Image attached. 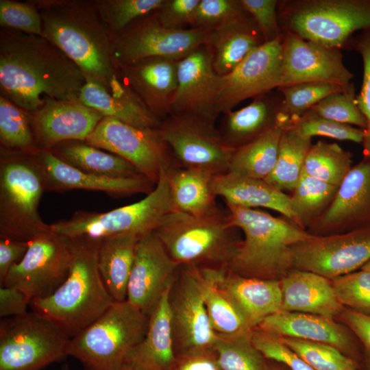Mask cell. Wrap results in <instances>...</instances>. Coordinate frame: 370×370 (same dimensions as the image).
<instances>
[{
    "label": "cell",
    "mask_w": 370,
    "mask_h": 370,
    "mask_svg": "<svg viewBox=\"0 0 370 370\" xmlns=\"http://www.w3.org/2000/svg\"><path fill=\"white\" fill-rule=\"evenodd\" d=\"M200 0H164L156 12L160 24L169 29H184L193 23Z\"/></svg>",
    "instance_id": "11a10c76"
},
{
    "label": "cell",
    "mask_w": 370,
    "mask_h": 370,
    "mask_svg": "<svg viewBox=\"0 0 370 370\" xmlns=\"http://www.w3.org/2000/svg\"><path fill=\"white\" fill-rule=\"evenodd\" d=\"M68 239L72 257L66 279L50 296L33 300L29 306L33 312L52 321L72 338L98 319L115 301L98 269L99 240Z\"/></svg>",
    "instance_id": "277c9868"
},
{
    "label": "cell",
    "mask_w": 370,
    "mask_h": 370,
    "mask_svg": "<svg viewBox=\"0 0 370 370\" xmlns=\"http://www.w3.org/2000/svg\"><path fill=\"white\" fill-rule=\"evenodd\" d=\"M178 61L153 57L130 64L115 61L114 64L124 84L162 121L171 113L177 90Z\"/></svg>",
    "instance_id": "7402d4cb"
},
{
    "label": "cell",
    "mask_w": 370,
    "mask_h": 370,
    "mask_svg": "<svg viewBox=\"0 0 370 370\" xmlns=\"http://www.w3.org/2000/svg\"><path fill=\"white\" fill-rule=\"evenodd\" d=\"M248 15L241 0H200L190 28L212 30Z\"/></svg>",
    "instance_id": "681fc988"
},
{
    "label": "cell",
    "mask_w": 370,
    "mask_h": 370,
    "mask_svg": "<svg viewBox=\"0 0 370 370\" xmlns=\"http://www.w3.org/2000/svg\"><path fill=\"white\" fill-rule=\"evenodd\" d=\"M29 242L19 241L0 237V284L4 280L13 266L18 263L25 255Z\"/></svg>",
    "instance_id": "6f0895ef"
},
{
    "label": "cell",
    "mask_w": 370,
    "mask_h": 370,
    "mask_svg": "<svg viewBox=\"0 0 370 370\" xmlns=\"http://www.w3.org/2000/svg\"><path fill=\"white\" fill-rule=\"evenodd\" d=\"M197 268L202 280L204 303L212 329L218 334L223 335H236L251 330L239 310L217 286L207 268Z\"/></svg>",
    "instance_id": "f35d334b"
},
{
    "label": "cell",
    "mask_w": 370,
    "mask_h": 370,
    "mask_svg": "<svg viewBox=\"0 0 370 370\" xmlns=\"http://www.w3.org/2000/svg\"><path fill=\"white\" fill-rule=\"evenodd\" d=\"M331 282L343 306L370 316V271L360 269Z\"/></svg>",
    "instance_id": "c3c4849f"
},
{
    "label": "cell",
    "mask_w": 370,
    "mask_h": 370,
    "mask_svg": "<svg viewBox=\"0 0 370 370\" xmlns=\"http://www.w3.org/2000/svg\"><path fill=\"white\" fill-rule=\"evenodd\" d=\"M48 149L64 162L86 173L116 177L143 175L126 160L85 141H64Z\"/></svg>",
    "instance_id": "e575fe53"
},
{
    "label": "cell",
    "mask_w": 370,
    "mask_h": 370,
    "mask_svg": "<svg viewBox=\"0 0 370 370\" xmlns=\"http://www.w3.org/2000/svg\"><path fill=\"white\" fill-rule=\"evenodd\" d=\"M251 340L266 358L280 362L290 370H314L275 335L254 328Z\"/></svg>",
    "instance_id": "f5cc1de1"
},
{
    "label": "cell",
    "mask_w": 370,
    "mask_h": 370,
    "mask_svg": "<svg viewBox=\"0 0 370 370\" xmlns=\"http://www.w3.org/2000/svg\"><path fill=\"white\" fill-rule=\"evenodd\" d=\"M288 125L310 138L318 136L356 143H362L364 139V130L321 117L311 110L293 119Z\"/></svg>",
    "instance_id": "bcb514c9"
},
{
    "label": "cell",
    "mask_w": 370,
    "mask_h": 370,
    "mask_svg": "<svg viewBox=\"0 0 370 370\" xmlns=\"http://www.w3.org/2000/svg\"><path fill=\"white\" fill-rule=\"evenodd\" d=\"M168 301L175 356L212 349L218 334L208 318L197 267L180 266L169 287Z\"/></svg>",
    "instance_id": "7c38bea8"
},
{
    "label": "cell",
    "mask_w": 370,
    "mask_h": 370,
    "mask_svg": "<svg viewBox=\"0 0 370 370\" xmlns=\"http://www.w3.org/2000/svg\"><path fill=\"white\" fill-rule=\"evenodd\" d=\"M60 370H70V368H69V367L68 365L64 364V365L62 366Z\"/></svg>",
    "instance_id": "e7e4bbea"
},
{
    "label": "cell",
    "mask_w": 370,
    "mask_h": 370,
    "mask_svg": "<svg viewBox=\"0 0 370 370\" xmlns=\"http://www.w3.org/2000/svg\"><path fill=\"white\" fill-rule=\"evenodd\" d=\"M245 10L255 21L264 42L282 35L278 17V0H241Z\"/></svg>",
    "instance_id": "db71d44e"
},
{
    "label": "cell",
    "mask_w": 370,
    "mask_h": 370,
    "mask_svg": "<svg viewBox=\"0 0 370 370\" xmlns=\"http://www.w3.org/2000/svg\"><path fill=\"white\" fill-rule=\"evenodd\" d=\"M118 370H145V369H143L142 367L135 364L127 362Z\"/></svg>",
    "instance_id": "6125c7cd"
},
{
    "label": "cell",
    "mask_w": 370,
    "mask_h": 370,
    "mask_svg": "<svg viewBox=\"0 0 370 370\" xmlns=\"http://www.w3.org/2000/svg\"><path fill=\"white\" fill-rule=\"evenodd\" d=\"M277 12L282 32L340 50L370 29V0H281Z\"/></svg>",
    "instance_id": "ba28073f"
},
{
    "label": "cell",
    "mask_w": 370,
    "mask_h": 370,
    "mask_svg": "<svg viewBox=\"0 0 370 370\" xmlns=\"http://www.w3.org/2000/svg\"><path fill=\"white\" fill-rule=\"evenodd\" d=\"M309 110L338 123L354 125L362 130L367 127V121L357 103L354 86L348 91L330 95Z\"/></svg>",
    "instance_id": "7dc6e473"
},
{
    "label": "cell",
    "mask_w": 370,
    "mask_h": 370,
    "mask_svg": "<svg viewBox=\"0 0 370 370\" xmlns=\"http://www.w3.org/2000/svg\"><path fill=\"white\" fill-rule=\"evenodd\" d=\"M212 188L215 195L223 198L225 203L249 208L271 209L295 223L289 195L264 180L226 173L213 176Z\"/></svg>",
    "instance_id": "f1b7e54d"
},
{
    "label": "cell",
    "mask_w": 370,
    "mask_h": 370,
    "mask_svg": "<svg viewBox=\"0 0 370 370\" xmlns=\"http://www.w3.org/2000/svg\"><path fill=\"white\" fill-rule=\"evenodd\" d=\"M149 315L129 303L115 301L71 338L69 356L86 370H118L143 340Z\"/></svg>",
    "instance_id": "52a82bcc"
},
{
    "label": "cell",
    "mask_w": 370,
    "mask_h": 370,
    "mask_svg": "<svg viewBox=\"0 0 370 370\" xmlns=\"http://www.w3.org/2000/svg\"><path fill=\"white\" fill-rule=\"evenodd\" d=\"M139 237L128 234L99 240L98 269L108 293L115 301L127 299V284Z\"/></svg>",
    "instance_id": "d6a6232c"
},
{
    "label": "cell",
    "mask_w": 370,
    "mask_h": 370,
    "mask_svg": "<svg viewBox=\"0 0 370 370\" xmlns=\"http://www.w3.org/2000/svg\"><path fill=\"white\" fill-rule=\"evenodd\" d=\"M346 49L359 53L363 62L362 83L360 91L356 95V101L367 121L362 141L363 156L370 158V29L361 31L357 36H353Z\"/></svg>",
    "instance_id": "816d5d0a"
},
{
    "label": "cell",
    "mask_w": 370,
    "mask_h": 370,
    "mask_svg": "<svg viewBox=\"0 0 370 370\" xmlns=\"http://www.w3.org/2000/svg\"><path fill=\"white\" fill-rule=\"evenodd\" d=\"M370 226V158L353 166L326 211L307 231L314 236Z\"/></svg>",
    "instance_id": "ffe728a7"
},
{
    "label": "cell",
    "mask_w": 370,
    "mask_h": 370,
    "mask_svg": "<svg viewBox=\"0 0 370 370\" xmlns=\"http://www.w3.org/2000/svg\"><path fill=\"white\" fill-rule=\"evenodd\" d=\"M251 330L236 335L218 334L212 349L223 370H269L268 359L252 342Z\"/></svg>",
    "instance_id": "b9f144b4"
},
{
    "label": "cell",
    "mask_w": 370,
    "mask_h": 370,
    "mask_svg": "<svg viewBox=\"0 0 370 370\" xmlns=\"http://www.w3.org/2000/svg\"><path fill=\"white\" fill-rule=\"evenodd\" d=\"M311 145L312 138L304 137L291 125H286L281 136L275 165L264 180L279 190L291 192L303 172Z\"/></svg>",
    "instance_id": "8d00e7d4"
},
{
    "label": "cell",
    "mask_w": 370,
    "mask_h": 370,
    "mask_svg": "<svg viewBox=\"0 0 370 370\" xmlns=\"http://www.w3.org/2000/svg\"><path fill=\"white\" fill-rule=\"evenodd\" d=\"M86 82L79 66L44 37L1 28L0 96L31 114L49 100L78 101Z\"/></svg>",
    "instance_id": "6da1fadb"
},
{
    "label": "cell",
    "mask_w": 370,
    "mask_h": 370,
    "mask_svg": "<svg viewBox=\"0 0 370 370\" xmlns=\"http://www.w3.org/2000/svg\"><path fill=\"white\" fill-rule=\"evenodd\" d=\"M268 367L269 370H290L286 366L284 365L274 361L268 359Z\"/></svg>",
    "instance_id": "94428289"
},
{
    "label": "cell",
    "mask_w": 370,
    "mask_h": 370,
    "mask_svg": "<svg viewBox=\"0 0 370 370\" xmlns=\"http://www.w3.org/2000/svg\"><path fill=\"white\" fill-rule=\"evenodd\" d=\"M282 95L276 89L253 99L247 106L224 114L217 127L223 142L237 149L254 140L279 121Z\"/></svg>",
    "instance_id": "83f0119b"
},
{
    "label": "cell",
    "mask_w": 370,
    "mask_h": 370,
    "mask_svg": "<svg viewBox=\"0 0 370 370\" xmlns=\"http://www.w3.org/2000/svg\"><path fill=\"white\" fill-rule=\"evenodd\" d=\"M0 27L37 36L42 34L40 14L31 0H0Z\"/></svg>",
    "instance_id": "f907efd6"
},
{
    "label": "cell",
    "mask_w": 370,
    "mask_h": 370,
    "mask_svg": "<svg viewBox=\"0 0 370 370\" xmlns=\"http://www.w3.org/2000/svg\"><path fill=\"white\" fill-rule=\"evenodd\" d=\"M360 269L370 271V260Z\"/></svg>",
    "instance_id": "be15d7a7"
},
{
    "label": "cell",
    "mask_w": 370,
    "mask_h": 370,
    "mask_svg": "<svg viewBox=\"0 0 370 370\" xmlns=\"http://www.w3.org/2000/svg\"><path fill=\"white\" fill-rule=\"evenodd\" d=\"M282 35L264 42L249 54L235 69L219 75L215 109L225 114L243 101L278 89L281 84Z\"/></svg>",
    "instance_id": "e0dca14e"
},
{
    "label": "cell",
    "mask_w": 370,
    "mask_h": 370,
    "mask_svg": "<svg viewBox=\"0 0 370 370\" xmlns=\"http://www.w3.org/2000/svg\"><path fill=\"white\" fill-rule=\"evenodd\" d=\"M169 287L151 312L147 333L141 343L131 352L126 362H132L145 370H170L173 366L175 356L168 301Z\"/></svg>",
    "instance_id": "1f68e13d"
},
{
    "label": "cell",
    "mask_w": 370,
    "mask_h": 370,
    "mask_svg": "<svg viewBox=\"0 0 370 370\" xmlns=\"http://www.w3.org/2000/svg\"><path fill=\"white\" fill-rule=\"evenodd\" d=\"M352 154L337 143L319 140L312 144L303 172L316 179L338 186L351 170Z\"/></svg>",
    "instance_id": "60d3db41"
},
{
    "label": "cell",
    "mask_w": 370,
    "mask_h": 370,
    "mask_svg": "<svg viewBox=\"0 0 370 370\" xmlns=\"http://www.w3.org/2000/svg\"><path fill=\"white\" fill-rule=\"evenodd\" d=\"M30 299L21 290L10 286L0 288V317L7 318L27 314Z\"/></svg>",
    "instance_id": "680465c9"
},
{
    "label": "cell",
    "mask_w": 370,
    "mask_h": 370,
    "mask_svg": "<svg viewBox=\"0 0 370 370\" xmlns=\"http://www.w3.org/2000/svg\"><path fill=\"white\" fill-rule=\"evenodd\" d=\"M278 90L282 95L279 118L287 123L330 95L345 91L339 85L325 82H304Z\"/></svg>",
    "instance_id": "7bdbcfd3"
},
{
    "label": "cell",
    "mask_w": 370,
    "mask_h": 370,
    "mask_svg": "<svg viewBox=\"0 0 370 370\" xmlns=\"http://www.w3.org/2000/svg\"><path fill=\"white\" fill-rule=\"evenodd\" d=\"M170 370H223L213 349L175 356Z\"/></svg>",
    "instance_id": "9f6ffc18"
},
{
    "label": "cell",
    "mask_w": 370,
    "mask_h": 370,
    "mask_svg": "<svg viewBox=\"0 0 370 370\" xmlns=\"http://www.w3.org/2000/svg\"><path fill=\"white\" fill-rule=\"evenodd\" d=\"M255 328L278 336L329 344L354 360L353 341L347 330L331 318L280 310L267 317Z\"/></svg>",
    "instance_id": "484cf974"
},
{
    "label": "cell",
    "mask_w": 370,
    "mask_h": 370,
    "mask_svg": "<svg viewBox=\"0 0 370 370\" xmlns=\"http://www.w3.org/2000/svg\"><path fill=\"white\" fill-rule=\"evenodd\" d=\"M85 142L126 160L155 184L173 165L170 150L158 128H140L104 116Z\"/></svg>",
    "instance_id": "5bb4252c"
},
{
    "label": "cell",
    "mask_w": 370,
    "mask_h": 370,
    "mask_svg": "<svg viewBox=\"0 0 370 370\" xmlns=\"http://www.w3.org/2000/svg\"><path fill=\"white\" fill-rule=\"evenodd\" d=\"M338 188L302 172L289 195L295 223L307 231L330 206Z\"/></svg>",
    "instance_id": "74e56055"
},
{
    "label": "cell",
    "mask_w": 370,
    "mask_h": 370,
    "mask_svg": "<svg viewBox=\"0 0 370 370\" xmlns=\"http://www.w3.org/2000/svg\"><path fill=\"white\" fill-rule=\"evenodd\" d=\"M278 337L314 370H359L356 361L331 345L291 337Z\"/></svg>",
    "instance_id": "ee69618b"
},
{
    "label": "cell",
    "mask_w": 370,
    "mask_h": 370,
    "mask_svg": "<svg viewBox=\"0 0 370 370\" xmlns=\"http://www.w3.org/2000/svg\"><path fill=\"white\" fill-rule=\"evenodd\" d=\"M71 337L49 319L30 312L0 323V370H41L69 356Z\"/></svg>",
    "instance_id": "30bf717a"
},
{
    "label": "cell",
    "mask_w": 370,
    "mask_h": 370,
    "mask_svg": "<svg viewBox=\"0 0 370 370\" xmlns=\"http://www.w3.org/2000/svg\"><path fill=\"white\" fill-rule=\"evenodd\" d=\"M264 43L250 15L210 30L208 45L219 75L235 69L249 54Z\"/></svg>",
    "instance_id": "f546056e"
},
{
    "label": "cell",
    "mask_w": 370,
    "mask_h": 370,
    "mask_svg": "<svg viewBox=\"0 0 370 370\" xmlns=\"http://www.w3.org/2000/svg\"><path fill=\"white\" fill-rule=\"evenodd\" d=\"M35 158L44 175L46 190L83 189L112 195H147L155 187V184L143 175L116 177L82 171L60 160L48 149H40Z\"/></svg>",
    "instance_id": "cb8c5ba5"
},
{
    "label": "cell",
    "mask_w": 370,
    "mask_h": 370,
    "mask_svg": "<svg viewBox=\"0 0 370 370\" xmlns=\"http://www.w3.org/2000/svg\"><path fill=\"white\" fill-rule=\"evenodd\" d=\"M71 257L68 238L51 231L40 234L29 242L25 255L12 267L1 286L22 291L30 302L47 297L66 279Z\"/></svg>",
    "instance_id": "9a60e30c"
},
{
    "label": "cell",
    "mask_w": 370,
    "mask_h": 370,
    "mask_svg": "<svg viewBox=\"0 0 370 370\" xmlns=\"http://www.w3.org/2000/svg\"><path fill=\"white\" fill-rule=\"evenodd\" d=\"M219 77L206 45L179 60L171 113L193 115L215 122L219 116L215 109Z\"/></svg>",
    "instance_id": "44dd1931"
},
{
    "label": "cell",
    "mask_w": 370,
    "mask_h": 370,
    "mask_svg": "<svg viewBox=\"0 0 370 370\" xmlns=\"http://www.w3.org/2000/svg\"><path fill=\"white\" fill-rule=\"evenodd\" d=\"M79 100L102 114L140 128L157 129L161 121L154 116L126 86L114 92L86 80Z\"/></svg>",
    "instance_id": "4dcf8cb0"
},
{
    "label": "cell",
    "mask_w": 370,
    "mask_h": 370,
    "mask_svg": "<svg viewBox=\"0 0 370 370\" xmlns=\"http://www.w3.org/2000/svg\"><path fill=\"white\" fill-rule=\"evenodd\" d=\"M166 173L176 210L193 216H204L220 209L212 188L214 175L175 165Z\"/></svg>",
    "instance_id": "836d02e7"
},
{
    "label": "cell",
    "mask_w": 370,
    "mask_h": 370,
    "mask_svg": "<svg viewBox=\"0 0 370 370\" xmlns=\"http://www.w3.org/2000/svg\"><path fill=\"white\" fill-rule=\"evenodd\" d=\"M207 269L217 286L234 303L252 330L267 317L281 310L280 280L247 278L227 268Z\"/></svg>",
    "instance_id": "d4e9b609"
},
{
    "label": "cell",
    "mask_w": 370,
    "mask_h": 370,
    "mask_svg": "<svg viewBox=\"0 0 370 370\" xmlns=\"http://www.w3.org/2000/svg\"><path fill=\"white\" fill-rule=\"evenodd\" d=\"M158 132L168 146L173 165L212 175L228 172L234 149L221 140L215 122L186 114H170Z\"/></svg>",
    "instance_id": "8fae6325"
},
{
    "label": "cell",
    "mask_w": 370,
    "mask_h": 370,
    "mask_svg": "<svg viewBox=\"0 0 370 370\" xmlns=\"http://www.w3.org/2000/svg\"><path fill=\"white\" fill-rule=\"evenodd\" d=\"M179 267L154 231L140 236L126 300L149 315L170 286Z\"/></svg>",
    "instance_id": "d6986e66"
},
{
    "label": "cell",
    "mask_w": 370,
    "mask_h": 370,
    "mask_svg": "<svg viewBox=\"0 0 370 370\" xmlns=\"http://www.w3.org/2000/svg\"><path fill=\"white\" fill-rule=\"evenodd\" d=\"M166 172L153 190L138 201L103 213L77 212L69 219L50 224L51 231L66 238L92 240L128 234L141 236L155 231L175 210Z\"/></svg>",
    "instance_id": "9c48e42d"
},
{
    "label": "cell",
    "mask_w": 370,
    "mask_h": 370,
    "mask_svg": "<svg viewBox=\"0 0 370 370\" xmlns=\"http://www.w3.org/2000/svg\"><path fill=\"white\" fill-rule=\"evenodd\" d=\"M156 12L136 20L112 37L116 62L130 64L153 57L180 60L208 44L210 30L165 28Z\"/></svg>",
    "instance_id": "4fadbf2b"
},
{
    "label": "cell",
    "mask_w": 370,
    "mask_h": 370,
    "mask_svg": "<svg viewBox=\"0 0 370 370\" xmlns=\"http://www.w3.org/2000/svg\"><path fill=\"white\" fill-rule=\"evenodd\" d=\"M239 230L227 210L193 216L175 210L154 232L179 266L227 268L242 241Z\"/></svg>",
    "instance_id": "5b68a950"
},
{
    "label": "cell",
    "mask_w": 370,
    "mask_h": 370,
    "mask_svg": "<svg viewBox=\"0 0 370 370\" xmlns=\"http://www.w3.org/2000/svg\"><path fill=\"white\" fill-rule=\"evenodd\" d=\"M282 47L280 87L309 82L336 84L345 91L354 86L351 82L354 75L345 66L340 49L306 40L288 32H282Z\"/></svg>",
    "instance_id": "ac0fdd59"
},
{
    "label": "cell",
    "mask_w": 370,
    "mask_h": 370,
    "mask_svg": "<svg viewBox=\"0 0 370 370\" xmlns=\"http://www.w3.org/2000/svg\"><path fill=\"white\" fill-rule=\"evenodd\" d=\"M286 123L281 120L251 142L236 149L227 173L265 180L273 171Z\"/></svg>",
    "instance_id": "d590c367"
},
{
    "label": "cell",
    "mask_w": 370,
    "mask_h": 370,
    "mask_svg": "<svg viewBox=\"0 0 370 370\" xmlns=\"http://www.w3.org/2000/svg\"><path fill=\"white\" fill-rule=\"evenodd\" d=\"M225 204L233 225L244 236L228 270L247 278L280 280L294 269L291 247L314 235L290 220Z\"/></svg>",
    "instance_id": "3957f363"
},
{
    "label": "cell",
    "mask_w": 370,
    "mask_h": 370,
    "mask_svg": "<svg viewBox=\"0 0 370 370\" xmlns=\"http://www.w3.org/2000/svg\"><path fill=\"white\" fill-rule=\"evenodd\" d=\"M1 149L36 155L39 148L28 112L0 96Z\"/></svg>",
    "instance_id": "ab89813d"
},
{
    "label": "cell",
    "mask_w": 370,
    "mask_h": 370,
    "mask_svg": "<svg viewBox=\"0 0 370 370\" xmlns=\"http://www.w3.org/2000/svg\"><path fill=\"white\" fill-rule=\"evenodd\" d=\"M149 370H162V369H149Z\"/></svg>",
    "instance_id": "03108f58"
},
{
    "label": "cell",
    "mask_w": 370,
    "mask_h": 370,
    "mask_svg": "<svg viewBox=\"0 0 370 370\" xmlns=\"http://www.w3.org/2000/svg\"><path fill=\"white\" fill-rule=\"evenodd\" d=\"M341 314L343 322L362 343L370 365V316L348 308H343Z\"/></svg>",
    "instance_id": "91938a15"
},
{
    "label": "cell",
    "mask_w": 370,
    "mask_h": 370,
    "mask_svg": "<svg viewBox=\"0 0 370 370\" xmlns=\"http://www.w3.org/2000/svg\"><path fill=\"white\" fill-rule=\"evenodd\" d=\"M281 310L320 315L333 319L343 306L329 280L319 274L293 269L280 280Z\"/></svg>",
    "instance_id": "4316f807"
},
{
    "label": "cell",
    "mask_w": 370,
    "mask_h": 370,
    "mask_svg": "<svg viewBox=\"0 0 370 370\" xmlns=\"http://www.w3.org/2000/svg\"><path fill=\"white\" fill-rule=\"evenodd\" d=\"M29 114L40 149L64 141H85L104 117L79 100H49L40 109Z\"/></svg>",
    "instance_id": "603a6c76"
},
{
    "label": "cell",
    "mask_w": 370,
    "mask_h": 370,
    "mask_svg": "<svg viewBox=\"0 0 370 370\" xmlns=\"http://www.w3.org/2000/svg\"><path fill=\"white\" fill-rule=\"evenodd\" d=\"M164 0H95L112 37L143 16L157 11Z\"/></svg>",
    "instance_id": "f6af8a7d"
},
{
    "label": "cell",
    "mask_w": 370,
    "mask_h": 370,
    "mask_svg": "<svg viewBox=\"0 0 370 370\" xmlns=\"http://www.w3.org/2000/svg\"><path fill=\"white\" fill-rule=\"evenodd\" d=\"M45 190L44 175L35 155L1 149L0 237L29 242L51 231L38 212Z\"/></svg>",
    "instance_id": "8992f818"
},
{
    "label": "cell",
    "mask_w": 370,
    "mask_h": 370,
    "mask_svg": "<svg viewBox=\"0 0 370 370\" xmlns=\"http://www.w3.org/2000/svg\"><path fill=\"white\" fill-rule=\"evenodd\" d=\"M42 18V36L60 49L93 81L109 92L121 88L112 36L95 0H31Z\"/></svg>",
    "instance_id": "7a4b0ae2"
},
{
    "label": "cell",
    "mask_w": 370,
    "mask_h": 370,
    "mask_svg": "<svg viewBox=\"0 0 370 370\" xmlns=\"http://www.w3.org/2000/svg\"><path fill=\"white\" fill-rule=\"evenodd\" d=\"M293 268L329 280L361 269L370 260V226L312 237L291 247Z\"/></svg>",
    "instance_id": "2e32d148"
}]
</instances>
